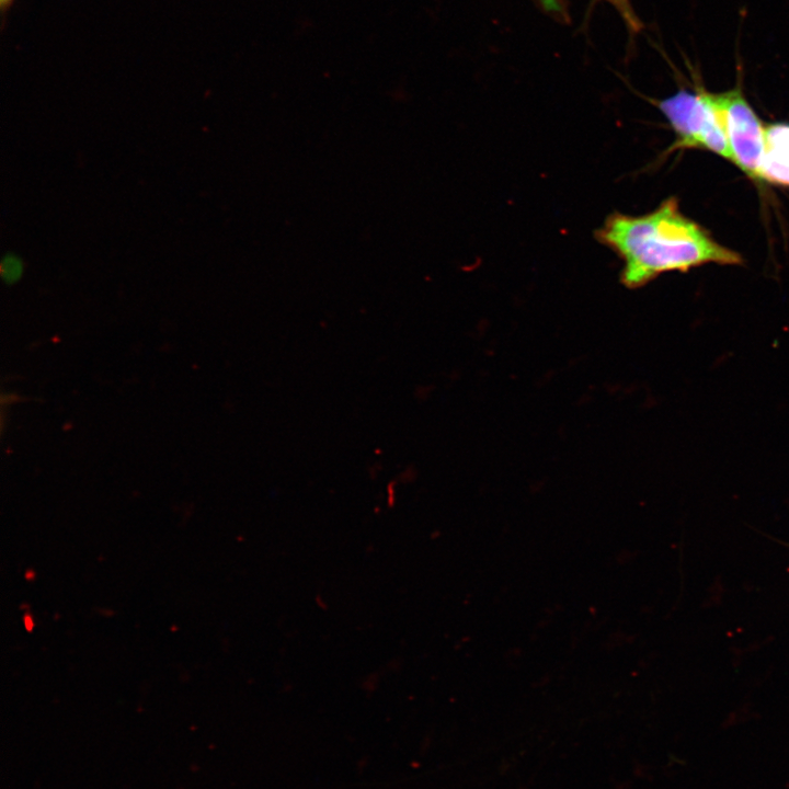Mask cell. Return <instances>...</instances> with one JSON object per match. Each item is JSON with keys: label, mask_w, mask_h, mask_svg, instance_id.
<instances>
[{"label": "cell", "mask_w": 789, "mask_h": 789, "mask_svg": "<svg viewBox=\"0 0 789 789\" xmlns=\"http://www.w3.org/2000/svg\"><path fill=\"white\" fill-rule=\"evenodd\" d=\"M594 236L621 260L620 281L631 289L667 272H687L709 263L743 262L737 252L717 242L705 228L685 216L675 197L640 216L614 211Z\"/></svg>", "instance_id": "1"}, {"label": "cell", "mask_w": 789, "mask_h": 789, "mask_svg": "<svg viewBox=\"0 0 789 789\" xmlns=\"http://www.w3.org/2000/svg\"><path fill=\"white\" fill-rule=\"evenodd\" d=\"M656 106L675 134V141L670 150H708L733 163L711 92L702 85H697L694 92L681 89L675 94L656 101Z\"/></svg>", "instance_id": "2"}, {"label": "cell", "mask_w": 789, "mask_h": 789, "mask_svg": "<svg viewBox=\"0 0 789 789\" xmlns=\"http://www.w3.org/2000/svg\"><path fill=\"white\" fill-rule=\"evenodd\" d=\"M711 98L721 117L733 163L750 179L762 182L761 167L767 149L765 126L740 85L711 92Z\"/></svg>", "instance_id": "3"}, {"label": "cell", "mask_w": 789, "mask_h": 789, "mask_svg": "<svg viewBox=\"0 0 789 789\" xmlns=\"http://www.w3.org/2000/svg\"><path fill=\"white\" fill-rule=\"evenodd\" d=\"M761 181L789 186V157L766 149L761 167Z\"/></svg>", "instance_id": "4"}, {"label": "cell", "mask_w": 789, "mask_h": 789, "mask_svg": "<svg viewBox=\"0 0 789 789\" xmlns=\"http://www.w3.org/2000/svg\"><path fill=\"white\" fill-rule=\"evenodd\" d=\"M767 149L789 157V123L765 126Z\"/></svg>", "instance_id": "5"}, {"label": "cell", "mask_w": 789, "mask_h": 789, "mask_svg": "<svg viewBox=\"0 0 789 789\" xmlns=\"http://www.w3.org/2000/svg\"><path fill=\"white\" fill-rule=\"evenodd\" d=\"M2 281L8 284H14L20 281L24 272V263L15 253H7L0 264Z\"/></svg>", "instance_id": "6"}, {"label": "cell", "mask_w": 789, "mask_h": 789, "mask_svg": "<svg viewBox=\"0 0 789 789\" xmlns=\"http://www.w3.org/2000/svg\"><path fill=\"white\" fill-rule=\"evenodd\" d=\"M618 12L630 33L637 34L642 30V23L636 14L630 0H604Z\"/></svg>", "instance_id": "7"}, {"label": "cell", "mask_w": 789, "mask_h": 789, "mask_svg": "<svg viewBox=\"0 0 789 789\" xmlns=\"http://www.w3.org/2000/svg\"><path fill=\"white\" fill-rule=\"evenodd\" d=\"M538 2L550 13L560 14L563 12V7L560 0H538Z\"/></svg>", "instance_id": "8"}, {"label": "cell", "mask_w": 789, "mask_h": 789, "mask_svg": "<svg viewBox=\"0 0 789 789\" xmlns=\"http://www.w3.org/2000/svg\"><path fill=\"white\" fill-rule=\"evenodd\" d=\"M0 1H1L2 8H7L11 3L12 0H0Z\"/></svg>", "instance_id": "9"}]
</instances>
